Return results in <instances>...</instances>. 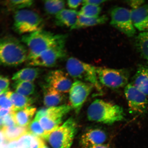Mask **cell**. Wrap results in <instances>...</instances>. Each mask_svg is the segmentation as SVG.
I'll return each instance as SVG.
<instances>
[{
	"label": "cell",
	"mask_w": 148,
	"mask_h": 148,
	"mask_svg": "<svg viewBox=\"0 0 148 148\" xmlns=\"http://www.w3.org/2000/svg\"><path fill=\"white\" fill-rule=\"evenodd\" d=\"M9 91V89L6 90H1L0 89V95H1L5 93L8 91Z\"/></svg>",
	"instance_id": "41"
},
{
	"label": "cell",
	"mask_w": 148,
	"mask_h": 148,
	"mask_svg": "<svg viewBox=\"0 0 148 148\" xmlns=\"http://www.w3.org/2000/svg\"><path fill=\"white\" fill-rule=\"evenodd\" d=\"M97 77L101 85L112 89L125 87L128 84L130 71L126 69H114L96 67Z\"/></svg>",
	"instance_id": "7"
},
{
	"label": "cell",
	"mask_w": 148,
	"mask_h": 148,
	"mask_svg": "<svg viewBox=\"0 0 148 148\" xmlns=\"http://www.w3.org/2000/svg\"><path fill=\"white\" fill-rule=\"evenodd\" d=\"M41 148H49L48 146H46L45 144H44V145L42 146V147Z\"/></svg>",
	"instance_id": "42"
},
{
	"label": "cell",
	"mask_w": 148,
	"mask_h": 148,
	"mask_svg": "<svg viewBox=\"0 0 148 148\" xmlns=\"http://www.w3.org/2000/svg\"><path fill=\"white\" fill-rule=\"evenodd\" d=\"M8 92L0 95V107L12 110V104L8 97Z\"/></svg>",
	"instance_id": "31"
},
{
	"label": "cell",
	"mask_w": 148,
	"mask_h": 148,
	"mask_svg": "<svg viewBox=\"0 0 148 148\" xmlns=\"http://www.w3.org/2000/svg\"><path fill=\"white\" fill-rule=\"evenodd\" d=\"M2 131L5 140L9 142L16 141L28 133L27 127H21L18 125L3 127Z\"/></svg>",
	"instance_id": "23"
},
{
	"label": "cell",
	"mask_w": 148,
	"mask_h": 148,
	"mask_svg": "<svg viewBox=\"0 0 148 148\" xmlns=\"http://www.w3.org/2000/svg\"><path fill=\"white\" fill-rule=\"evenodd\" d=\"M34 136L28 133L18 139V144L20 148H30Z\"/></svg>",
	"instance_id": "30"
},
{
	"label": "cell",
	"mask_w": 148,
	"mask_h": 148,
	"mask_svg": "<svg viewBox=\"0 0 148 148\" xmlns=\"http://www.w3.org/2000/svg\"><path fill=\"white\" fill-rule=\"evenodd\" d=\"M79 16L76 11L64 9L55 16V23L58 26L71 28L76 23Z\"/></svg>",
	"instance_id": "17"
},
{
	"label": "cell",
	"mask_w": 148,
	"mask_h": 148,
	"mask_svg": "<svg viewBox=\"0 0 148 148\" xmlns=\"http://www.w3.org/2000/svg\"><path fill=\"white\" fill-rule=\"evenodd\" d=\"M65 2L63 1L51 0L44 1V9L46 13L55 16L64 9Z\"/></svg>",
	"instance_id": "25"
},
{
	"label": "cell",
	"mask_w": 148,
	"mask_h": 148,
	"mask_svg": "<svg viewBox=\"0 0 148 148\" xmlns=\"http://www.w3.org/2000/svg\"><path fill=\"white\" fill-rule=\"evenodd\" d=\"M8 95L12 103L13 108L12 111L31 106L33 103L32 98L21 95L16 92L8 91Z\"/></svg>",
	"instance_id": "22"
},
{
	"label": "cell",
	"mask_w": 148,
	"mask_h": 148,
	"mask_svg": "<svg viewBox=\"0 0 148 148\" xmlns=\"http://www.w3.org/2000/svg\"><path fill=\"white\" fill-rule=\"evenodd\" d=\"M66 39L67 38L64 39L38 56L27 61L28 65L46 67L55 66L67 55L66 49Z\"/></svg>",
	"instance_id": "8"
},
{
	"label": "cell",
	"mask_w": 148,
	"mask_h": 148,
	"mask_svg": "<svg viewBox=\"0 0 148 148\" xmlns=\"http://www.w3.org/2000/svg\"><path fill=\"white\" fill-rule=\"evenodd\" d=\"M101 7L91 5H83L78 12L79 16L85 17L95 18L99 16L101 12Z\"/></svg>",
	"instance_id": "28"
},
{
	"label": "cell",
	"mask_w": 148,
	"mask_h": 148,
	"mask_svg": "<svg viewBox=\"0 0 148 148\" xmlns=\"http://www.w3.org/2000/svg\"><path fill=\"white\" fill-rule=\"evenodd\" d=\"M145 1L141 0H132L127 1V3L132 9H136L139 8L144 4Z\"/></svg>",
	"instance_id": "35"
},
{
	"label": "cell",
	"mask_w": 148,
	"mask_h": 148,
	"mask_svg": "<svg viewBox=\"0 0 148 148\" xmlns=\"http://www.w3.org/2000/svg\"><path fill=\"white\" fill-rule=\"evenodd\" d=\"M46 80L48 84L62 93L69 92L73 84L67 74L60 70L49 72Z\"/></svg>",
	"instance_id": "13"
},
{
	"label": "cell",
	"mask_w": 148,
	"mask_h": 148,
	"mask_svg": "<svg viewBox=\"0 0 148 148\" xmlns=\"http://www.w3.org/2000/svg\"><path fill=\"white\" fill-rule=\"evenodd\" d=\"M107 1H97V0H86L83 1L82 5H91L99 6L102 3Z\"/></svg>",
	"instance_id": "37"
},
{
	"label": "cell",
	"mask_w": 148,
	"mask_h": 148,
	"mask_svg": "<svg viewBox=\"0 0 148 148\" xmlns=\"http://www.w3.org/2000/svg\"><path fill=\"white\" fill-rule=\"evenodd\" d=\"M135 45L142 57L148 61V30L138 35L135 40Z\"/></svg>",
	"instance_id": "24"
},
{
	"label": "cell",
	"mask_w": 148,
	"mask_h": 148,
	"mask_svg": "<svg viewBox=\"0 0 148 148\" xmlns=\"http://www.w3.org/2000/svg\"><path fill=\"white\" fill-rule=\"evenodd\" d=\"M110 16L111 25L129 38L135 36L136 29L133 25L130 10L124 7H114L111 10Z\"/></svg>",
	"instance_id": "9"
},
{
	"label": "cell",
	"mask_w": 148,
	"mask_h": 148,
	"mask_svg": "<svg viewBox=\"0 0 148 148\" xmlns=\"http://www.w3.org/2000/svg\"><path fill=\"white\" fill-rule=\"evenodd\" d=\"M45 144L42 138L34 136L30 148H41Z\"/></svg>",
	"instance_id": "33"
},
{
	"label": "cell",
	"mask_w": 148,
	"mask_h": 148,
	"mask_svg": "<svg viewBox=\"0 0 148 148\" xmlns=\"http://www.w3.org/2000/svg\"><path fill=\"white\" fill-rule=\"evenodd\" d=\"M14 85L16 92L26 97L32 95L35 91V86L32 82H15Z\"/></svg>",
	"instance_id": "27"
},
{
	"label": "cell",
	"mask_w": 148,
	"mask_h": 148,
	"mask_svg": "<svg viewBox=\"0 0 148 148\" xmlns=\"http://www.w3.org/2000/svg\"><path fill=\"white\" fill-rule=\"evenodd\" d=\"M75 120L70 118L44 139L53 148H70L77 132Z\"/></svg>",
	"instance_id": "6"
},
{
	"label": "cell",
	"mask_w": 148,
	"mask_h": 148,
	"mask_svg": "<svg viewBox=\"0 0 148 148\" xmlns=\"http://www.w3.org/2000/svg\"><path fill=\"white\" fill-rule=\"evenodd\" d=\"M94 87L91 84L79 80L73 83L69 92L72 108L78 113Z\"/></svg>",
	"instance_id": "12"
},
{
	"label": "cell",
	"mask_w": 148,
	"mask_h": 148,
	"mask_svg": "<svg viewBox=\"0 0 148 148\" xmlns=\"http://www.w3.org/2000/svg\"><path fill=\"white\" fill-rule=\"evenodd\" d=\"M67 38L66 34H55L43 29L23 35L21 41L26 46L29 51L27 61L38 56L61 40Z\"/></svg>",
	"instance_id": "1"
},
{
	"label": "cell",
	"mask_w": 148,
	"mask_h": 148,
	"mask_svg": "<svg viewBox=\"0 0 148 148\" xmlns=\"http://www.w3.org/2000/svg\"><path fill=\"white\" fill-rule=\"evenodd\" d=\"M36 108L32 106L12 111V113L16 125L27 127L32 121Z\"/></svg>",
	"instance_id": "19"
},
{
	"label": "cell",
	"mask_w": 148,
	"mask_h": 148,
	"mask_svg": "<svg viewBox=\"0 0 148 148\" xmlns=\"http://www.w3.org/2000/svg\"><path fill=\"white\" fill-rule=\"evenodd\" d=\"M44 103L47 108L58 106L63 101V93L57 91L49 85H44L43 87Z\"/></svg>",
	"instance_id": "18"
},
{
	"label": "cell",
	"mask_w": 148,
	"mask_h": 148,
	"mask_svg": "<svg viewBox=\"0 0 148 148\" xmlns=\"http://www.w3.org/2000/svg\"><path fill=\"white\" fill-rule=\"evenodd\" d=\"M107 138L106 134L101 130L90 129L83 134L81 138V143L85 148L103 144Z\"/></svg>",
	"instance_id": "14"
},
{
	"label": "cell",
	"mask_w": 148,
	"mask_h": 148,
	"mask_svg": "<svg viewBox=\"0 0 148 148\" xmlns=\"http://www.w3.org/2000/svg\"><path fill=\"white\" fill-rule=\"evenodd\" d=\"M29 51L21 41L14 37L5 36L0 39V65L15 66L26 62Z\"/></svg>",
	"instance_id": "2"
},
{
	"label": "cell",
	"mask_w": 148,
	"mask_h": 148,
	"mask_svg": "<svg viewBox=\"0 0 148 148\" xmlns=\"http://www.w3.org/2000/svg\"><path fill=\"white\" fill-rule=\"evenodd\" d=\"M130 83L140 91L148 95V66L140 65Z\"/></svg>",
	"instance_id": "16"
},
{
	"label": "cell",
	"mask_w": 148,
	"mask_h": 148,
	"mask_svg": "<svg viewBox=\"0 0 148 148\" xmlns=\"http://www.w3.org/2000/svg\"><path fill=\"white\" fill-rule=\"evenodd\" d=\"M66 66V71L70 77L76 80L90 83L98 91L102 92L95 66L73 57L68 59Z\"/></svg>",
	"instance_id": "4"
},
{
	"label": "cell",
	"mask_w": 148,
	"mask_h": 148,
	"mask_svg": "<svg viewBox=\"0 0 148 148\" xmlns=\"http://www.w3.org/2000/svg\"><path fill=\"white\" fill-rule=\"evenodd\" d=\"M125 94L129 110L132 114L140 115L145 112L148 106L147 95L131 83L125 87Z\"/></svg>",
	"instance_id": "11"
},
{
	"label": "cell",
	"mask_w": 148,
	"mask_h": 148,
	"mask_svg": "<svg viewBox=\"0 0 148 148\" xmlns=\"http://www.w3.org/2000/svg\"><path fill=\"white\" fill-rule=\"evenodd\" d=\"M4 140L5 138L4 136H3L2 130L0 129V146L3 144Z\"/></svg>",
	"instance_id": "39"
},
{
	"label": "cell",
	"mask_w": 148,
	"mask_h": 148,
	"mask_svg": "<svg viewBox=\"0 0 148 148\" xmlns=\"http://www.w3.org/2000/svg\"><path fill=\"white\" fill-rule=\"evenodd\" d=\"M88 148H110L108 146L103 145V144H101V145H97L93 146Z\"/></svg>",
	"instance_id": "40"
},
{
	"label": "cell",
	"mask_w": 148,
	"mask_h": 148,
	"mask_svg": "<svg viewBox=\"0 0 148 148\" xmlns=\"http://www.w3.org/2000/svg\"><path fill=\"white\" fill-rule=\"evenodd\" d=\"M14 21V31L23 35L41 30L44 25L43 19L39 14L27 9L15 12Z\"/></svg>",
	"instance_id": "5"
},
{
	"label": "cell",
	"mask_w": 148,
	"mask_h": 148,
	"mask_svg": "<svg viewBox=\"0 0 148 148\" xmlns=\"http://www.w3.org/2000/svg\"><path fill=\"white\" fill-rule=\"evenodd\" d=\"M72 109L68 105L47 108V114L39 121L46 136L62 125L64 117Z\"/></svg>",
	"instance_id": "10"
},
{
	"label": "cell",
	"mask_w": 148,
	"mask_h": 148,
	"mask_svg": "<svg viewBox=\"0 0 148 148\" xmlns=\"http://www.w3.org/2000/svg\"><path fill=\"white\" fill-rule=\"evenodd\" d=\"M131 18L135 28L140 32L148 30V4L131 11Z\"/></svg>",
	"instance_id": "15"
},
{
	"label": "cell",
	"mask_w": 148,
	"mask_h": 148,
	"mask_svg": "<svg viewBox=\"0 0 148 148\" xmlns=\"http://www.w3.org/2000/svg\"><path fill=\"white\" fill-rule=\"evenodd\" d=\"M40 73L38 68H27L20 70L14 73L12 77L15 82L27 81L33 82L38 78Z\"/></svg>",
	"instance_id": "21"
},
{
	"label": "cell",
	"mask_w": 148,
	"mask_h": 148,
	"mask_svg": "<svg viewBox=\"0 0 148 148\" xmlns=\"http://www.w3.org/2000/svg\"><path fill=\"white\" fill-rule=\"evenodd\" d=\"M3 119L4 127H10L16 125L12 112L3 117Z\"/></svg>",
	"instance_id": "32"
},
{
	"label": "cell",
	"mask_w": 148,
	"mask_h": 148,
	"mask_svg": "<svg viewBox=\"0 0 148 148\" xmlns=\"http://www.w3.org/2000/svg\"><path fill=\"white\" fill-rule=\"evenodd\" d=\"M108 20V16L106 15L95 18L85 17L79 15L76 23L70 28V30L102 25L106 23Z\"/></svg>",
	"instance_id": "20"
},
{
	"label": "cell",
	"mask_w": 148,
	"mask_h": 148,
	"mask_svg": "<svg viewBox=\"0 0 148 148\" xmlns=\"http://www.w3.org/2000/svg\"><path fill=\"white\" fill-rule=\"evenodd\" d=\"M83 1H68L67 5L70 8L77 9L81 4H82Z\"/></svg>",
	"instance_id": "36"
},
{
	"label": "cell",
	"mask_w": 148,
	"mask_h": 148,
	"mask_svg": "<svg viewBox=\"0 0 148 148\" xmlns=\"http://www.w3.org/2000/svg\"><path fill=\"white\" fill-rule=\"evenodd\" d=\"M87 114L90 121L108 125L123 121L125 116L122 107L100 99L92 102Z\"/></svg>",
	"instance_id": "3"
},
{
	"label": "cell",
	"mask_w": 148,
	"mask_h": 148,
	"mask_svg": "<svg viewBox=\"0 0 148 148\" xmlns=\"http://www.w3.org/2000/svg\"><path fill=\"white\" fill-rule=\"evenodd\" d=\"M12 112V110L0 107V118H3Z\"/></svg>",
	"instance_id": "38"
},
{
	"label": "cell",
	"mask_w": 148,
	"mask_h": 148,
	"mask_svg": "<svg viewBox=\"0 0 148 148\" xmlns=\"http://www.w3.org/2000/svg\"><path fill=\"white\" fill-rule=\"evenodd\" d=\"M28 133L38 137L42 139H45L46 135L45 131L40 125L39 121L34 119L27 126Z\"/></svg>",
	"instance_id": "29"
},
{
	"label": "cell",
	"mask_w": 148,
	"mask_h": 148,
	"mask_svg": "<svg viewBox=\"0 0 148 148\" xmlns=\"http://www.w3.org/2000/svg\"><path fill=\"white\" fill-rule=\"evenodd\" d=\"M32 0H10L3 1V4L8 10L15 12L30 7L34 4Z\"/></svg>",
	"instance_id": "26"
},
{
	"label": "cell",
	"mask_w": 148,
	"mask_h": 148,
	"mask_svg": "<svg viewBox=\"0 0 148 148\" xmlns=\"http://www.w3.org/2000/svg\"><path fill=\"white\" fill-rule=\"evenodd\" d=\"M10 84V81L6 77L0 75V89L6 90Z\"/></svg>",
	"instance_id": "34"
}]
</instances>
